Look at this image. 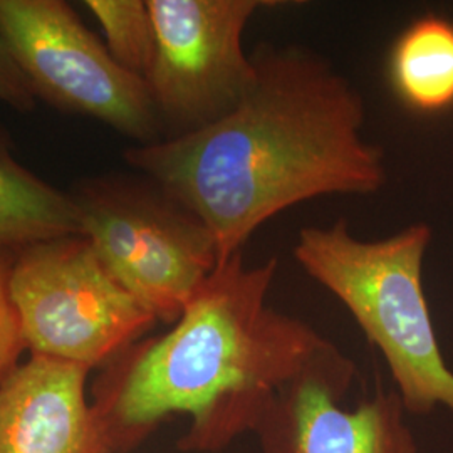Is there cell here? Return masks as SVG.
<instances>
[{
	"label": "cell",
	"instance_id": "obj_1",
	"mask_svg": "<svg viewBox=\"0 0 453 453\" xmlns=\"http://www.w3.org/2000/svg\"><path fill=\"white\" fill-rule=\"evenodd\" d=\"M256 80L224 118L134 146L125 160L195 215L219 265L277 213L327 195H372L385 153L363 134L365 101L329 61L297 46H260Z\"/></svg>",
	"mask_w": 453,
	"mask_h": 453
},
{
	"label": "cell",
	"instance_id": "obj_2",
	"mask_svg": "<svg viewBox=\"0 0 453 453\" xmlns=\"http://www.w3.org/2000/svg\"><path fill=\"white\" fill-rule=\"evenodd\" d=\"M277 260L219 265L162 336L136 341L99 378L93 411L108 453L138 447L170 415H190L183 452H220L252 434L279 391L338 346L269 306Z\"/></svg>",
	"mask_w": 453,
	"mask_h": 453
},
{
	"label": "cell",
	"instance_id": "obj_3",
	"mask_svg": "<svg viewBox=\"0 0 453 453\" xmlns=\"http://www.w3.org/2000/svg\"><path fill=\"white\" fill-rule=\"evenodd\" d=\"M432 228L411 224L387 239L359 241L341 219L306 226L294 245L299 265L336 296L388 365L406 413H453V372L438 344L423 291Z\"/></svg>",
	"mask_w": 453,
	"mask_h": 453
},
{
	"label": "cell",
	"instance_id": "obj_4",
	"mask_svg": "<svg viewBox=\"0 0 453 453\" xmlns=\"http://www.w3.org/2000/svg\"><path fill=\"white\" fill-rule=\"evenodd\" d=\"M69 196L81 235L116 280L157 321L177 323L195 292L219 267L209 228L153 181L91 180Z\"/></svg>",
	"mask_w": 453,
	"mask_h": 453
},
{
	"label": "cell",
	"instance_id": "obj_5",
	"mask_svg": "<svg viewBox=\"0 0 453 453\" xmlns=\"http://www.w3.org/2000/svg\"><path fill=\"white\" fill-rule=\"evenodd\" d=\"M9 294L31 355L88 370L121 355L157 323L84 235L19 250Z\"/></svg>",
	"mask_w": 453,
	"mask_h": 453
},
{
	"label": "cell",
	"instance_id": "obj_6",
	"mask_svg": "<svg viewBox=\"0 0 453 453\" xmlns=\"http://www.w3.org/2000/svg\"><path fill=\"white\" fill-rule=\"evenodd\" d=\"M0 26L35 97L143 145L158 142L162 121L145 80L118 65L65 2L0 0Z\"/></svg>",
	"mask_w": 453,
	"mask_h": 453
},
{
	"label": "cell",
	"instance_id": "obj_7",
	"mask_svg": "<svg viewBox=\"0 0 453 453\" xmlns=\"http://www.w3.org/2000/svg\"><path fill=\"white\" fill-rule=\"evenodd\" d=\"M155 56L145 81L172 136L200 130L230 113L256 80L243 33L267 2L148 0Z\"/></svg>",
	"mask_w": 453,
	"mask_h": 453
},
{
	"label": "cell",
	"instance_id": "obj_8",
	"mask_svg": "<svg viewBox=\"0 0 453 453\" xmlns=\"http://www.w3.org/2000/svg\"><path fill=\"white\" fill-rule=\"evenodd\" d=\"M357 366L340 348L279 391L254 432L262 453H418L398 393L341 405Z\"/></svg>",
	"mask_w": 453,
	"mask_h": 453
},
{
	"label": "cell",
	"instance_id": "obj_9",
	"mask_svg": "<svg viewBox=\"0 0 453 453\" xmlns=\"http://www.w3.org/2000/svg\"><path fill=\"white\" fill-rule=\"evenodd\" d=\"M89 370L31 355L0 385V453H108L84 387Z\"/></svg>",
	"mask_w": 453,
	"mask_h": 453
},
{
	"label": "cell",
	"instance_id": "obj_10",
	"mask_svg": "<svg viewBox=\"0 0 453 453\" xmlns=\"http://www.w3.org/2000/svg\"><path fill=\"white\" fill-rule=\"evenodd\" d=\"M71 235H81V224L69 194L17 162L0 133V249L17 254L34 243Z\"/></svg>",
	"mask_w": 453,
	"mask_h": 453
},
{
	"label": "cell",
	"instance_id": "obj_11",
	"mask_svg": "<svg viewBox=\"0 0 453 453\" xmlns=\"http://www.w3.org/2000/svg\"><path fill=\"white\" fill-rule=\"evenodd\" d=\"M396 95L410 108L437 113L453 104V22L420 17L396 39L389 56Z\"/></svg>",
	"mask_w": 453,
	"mask_h": 453
},
{
	"label": "cell",
	"instance_id": "obj_12",
	"mask_svg": "<svg viewBox=\"0 0 453 453\" xmlns=\"http://www.w3.org/2000/svg\"><path fill=\"white\" fill-rule=\"evenodd\" d=\"M106 35L114 61L145 80L155 56V26L148 0H86Z\"/></svg>",
	"mask_w": 453,
	"mask_h": 453
},
{
	"label": "cell",
	"instance_id": "obj_13",
	"mask_svg": "<svg viewBox=\"0 0 453 453\" xmlns=\"http://www.w3.org/2000/svg\"><path fill=\"white\" fill-rule=\"evenodd\" d=\"M14 256V252L0 249V385L19 365L24 349H27L9 294V275Z\"/></svg>",
	"mask_w": 453,
	"mask_h": 453
},
{
	"label": "cell",
	"instance_id": "obj_14",
	"mask_svg": "<svg viewBox=\"0 0 453 453\" xmlns=\"http://www.w3.org/2000/svg\"><path fill=\"white\" fill-rule=\"evenodd\" d=\"M33 86L17 63L16 56L0 26V101L17 111L29 113L35 106Z\"/></svg>",
	"mask_w": 453,
	"mask_h": 453
}]
</instances>
